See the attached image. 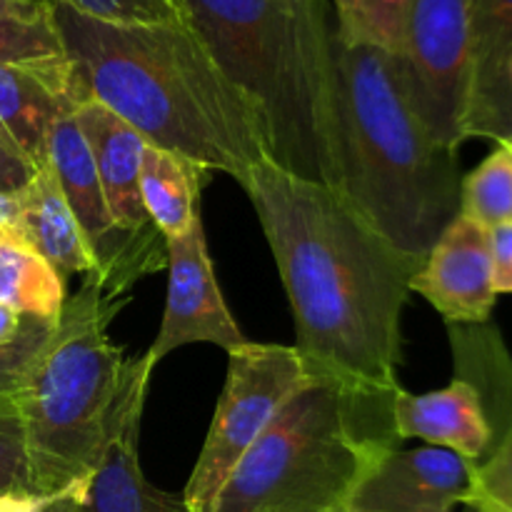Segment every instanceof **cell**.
Listing matches in <instances>:
<instances>
[{
  "mask_svg": "<svg viewBox=\"0 0 512 512\" xmlns=\"http://www.w3.org/2000/svg\"><path fill=\"white\" fill-rule=\"evenodd\" d=\"M460 215L488 230L512 223V150L505 143L460 180Z\"/></svg>",
  "mask_w": 512,
  "mask_h": 512,
  "instance_id": "obj_23",
  "label": "cell"
},
{
  "mask_svg": "<svg viewBox=\"0 0 512 512\" xmlns=\"http://www.w3.org/2000/svg\"><path fill=\"white\" fill-rule=\"evenodd\" d=\"M505 145H508V148L512 150V135H510V138H508V140H505Z\"/></svg>",
  "mask_w": 512,
  "mask_h": 512,
  "instance_id": "obj_35",
  "label": "cell"
},
{
  "mask_svg": "<svg viewBox=\"0 0 512 512\" xmlns=\"http://www.w3.org/2000/svg\"><path fill=\"white\" fill-rule=\"evenodd\" d=\"M395 58L415 115L458 150L470 105V0H413Z\"/></svg>",
  "mask_w": 512,
  "mask_h": 512,
  "instance_id": "obj_8",
  "label": "cell"
},
{
  "mask_svg": "<svg viewBox=\"0 0 512 512\" xmlns=\"http://www.w3.org/2000/svg\"><path fill=\"white\" fill-rule=\"evenodd\" d=\"M20 325H23V318L15 310H10L5 303H0V343L13 340L18 335Z\"/></svg>",
  "mask_w": 512,
  "mask_h": 512,
  "instance_id": "obj_31",
  "label": "cell"
},
{
  "mask_svg": "<svg viewBox=\"0 0 512 512\" xmlns=\"http://www.w3.org/2000/svg\"><path fill=\"white\" fill-rule=\"evenodd\" d=\"M58 320L23 318L18 335L13 340L0 343V408H15L20 388L25 383L35 355L53 333Z\"/></svg>",
  "mask_w": 512,
  "mask_h": 512,
  "instance_id": "obj_24",
  "label": "cell"
},
{
  "mask_svg": "<svg viewBox=\"0 0 512 512\" xmlns=\"http://www.w3.org/2000/svg\"><path fill=\"white\" fill-rule=\"evenodd\" d=\"M35 173L38 168L0 130V195H18Z\"/></svg>",
  "mask_w": 512,
  "mask_h": 512,
  "instance_id": "obj_27",
  "label": "cell"
},
{
  "mask_svg": "<svg viewBox=\"0 0 512 512\" xmlns=\"http://www.w3.org/2000/svg\"><path fill=\"white\" fill-rule=\"evenodd\" d=\"M470 460L453 450L398 445L370 463L348 500V512H455L473 490Z\"/></svg>",
  "mask_w": 512,
  "mask_h": 512,
  "instance_id": "obj_11",
  "label": "cell"
},
{
  "mask_svg": "<svg viewBox=\"0 0 512 512\" xmlns=\"http://www.w3.org/2000/svg\"><path fill=\"white\" fill-rule=\"evenodd\" d=\"M63 55V38L50 0H28L0 8V68Z\"/></svg>",
  "mask_w": 512,
  "mask_h": 512,
  "instance_id": "obj_21",
  "label": "cell"
},
{
  "mask_svg": "<svg viewBox=\"0 0 512 512\" xmlns=\"http://www.w3.org/2000/svg\"><path fill=\"white\" fill-rule=\"evenodd\" d=\"M75 120L93 155L95 173L115 225L138 238L160 235L140 200V165L148 143L138 130L95 100H83L75 108Z\"/></svg>",
  "mask_w": 512,
  "mask_h": 512,
  "instance_id": "obj_16",
  "label": "cell"
},
{
  "mask_svg": "<svg viewBox=\"0 0 512 512\" xmlns=\"http://www.w3.org/2000/svg\"><path fill=\"white\" fill-rule=\"evenodd\" d=\"M20 3H28V0H0V8H8V5H20Z\"/></svg>",
  "mask_w": 512,
  "mask_h": 512,
  "instance_id": "obj_33",
  "label": "cell"
},
{
  "mask_svg": "<svg viewBox=\"0 0 512 512\" xmlns=\"http://www.w3.org/2000/svg\"><path fill=\"white\" fill-rule=\"evenodd\" d=\"M125 298L95 273L70 295L15 398L35 498H75L100 465L133 360L108 338Z\"/></svg>",
  "mask_w": 512,
  "mask_h": 512,
  "instance_id": "obj_5",
  "label": "cell"
},
{
  "mask_svg": "<svg viewBox=\"0 0 512 512\" xmlns=\"http://www.w3.org/2000/svg\"><path fill=\"white\" fill-rule=\"evenodd\" d=\"M15 203L20 240L30 250L48 260L63 278L93 273V250L48 165L40 168L35 178L15 195Z\"/></svg>",
  "mask_w": 512,
  "mask_h": 512,
  "instance_id": "obj_18",
  "label": "cell"
},
{
  "mask_svg": "<svg viewBox=\"0 0 512 512\" xmlns=\"http://www.w3.org/2000/svg\"><path fill=\"white\" fill-rule=\"evenodd\" d=\"M310 383L293 345L248 343L228 353V378L183 503L203 512L243 455L263 438L280 410Z\"/></svg>",
  "mask_w": 512,
  "mask_h": 512,
  "instance_id": "obj_7",
  "label": "cell"
},
{
  "mask_svg": "<svg viewBox=\"0 0 512 512\" xmlns=\"http://www.w3.org/2000/svg\"><path fill=\"white\" fill-rule=\"evenodd\" d=\"M0 495H33L23 423L15 408H0Z\"/></svg>",
  "mask_w": 512,
  "mask_h": 512,
  "instance_id": "obj_26",
  "label": "cell"
},
{
  "mask_svg": "<svg viewBox=\"0 0 512 512\" xmlns=\"http://www.w3.org/2000/svg\"><path fill=\"white\" fill-rule=\"evenodd\" d=\"M390 420L398 440L420 438L433 448L453 450L473 465L493 440L478 388L460 375L433 393L415 395L400 388L390 403Z\"/></svg>",
  "mask_w": 512,
  "mask_h": 512,
  "instance_id": "obj_17",
  "label": "cell"
},
{
  "mask_svg": "<svg viewBox=\"0 0 512 512\" xmlns=\"http://www.w3.org/2000/svg\"><path fill=\"white\" fill-rule=\"evenodd\" d=\"M83 100L85 95L65 55L0 68V130L38 170L48 163L53 123Z\"/></svg>",
  "mask_w": 512,
  "mask_h": 512,
  "instance_id": "obj_14",
  "label": "cell"
},
{
  "mask_svg": "<svg viewBox=\"0 0 512 512\" xmlns=\"http://www.w3.org/2000/svg\"><path fill=\"white\" fill-rule=\"evenodd\" d=\"M203 170L178 153L145 145L140 165V200L150 223L165 240L183 235L200 218Z\"/></svg>",
  "mask_w": 512,
  "mask_h": 512,
  "instance_id": "obj_19",
  "label": "cell"
},
{
  "mask_svg": "<svg viewBox=\"0 0 512 512\" xmlns=\"http://www.w3.org/2000/svg\"><path fill=\"white\" fill-rule=\"evenodd\" d=\"M295 323L310 383L390 420L400 318L423 263L393 248L340 190L265 158L245 183ZM393 423V420H390Z\"/></svg>",
  "mask_w": 512,
  "mask_h": 512,
  "instance_id": "obj_1",
  "label": "cell"
},
{
  "mask_svg": "<svg viewBox=\"0 0 512 512\" xmlns=\"http://www.w3.org/2000/svg\"><path fill=\"white\" fill-rule=\"evenodd\" d=\"M43 500L33 495H0V512H33Z\"/></svg>",
  "mask_w": 512,
  "mask_h": 512,
  "instance_id": "obj_30",
  "label": "cell"
},
{
  "mask_svg": "<svg viewBox=\"0 0 512 512\" xmlns=\"http://www.w3.org/2000/svg\"><path fill=\"white\" fill-rule=\"evenodd\" d=\"M333 5L338 15L333 35L338 43L400 53L413 0H333Z\"/></svg>",
  "mask_w": 512,
  "mask_h": 512,
  "instance_id": "obj_22",
  "label": "cell"
},
{
  "mask_svg": "<svg viewBox=\"0 0 512 512\" xmlns=\"http://www.w3.org/2000/svg\"><path fill=\"white\" fill-rule=\"evenodd\" d=\"M150 375L145 358L133 360L100 465L75 495L80 512H193L183 498L155 488L140 468L138 433Z\"/></svg>",
  "mask_w": 512,
  "mask_h": 512,
  "instance_id": "obj_12",
  "label": "cell"
},
{
  "mask_svg": "<svg viewBox=\"0 0 512 512\" xmlns=\"http://www.w3.org/2000/svg\"><path fill=\"white\" fill-rule=\"evenodd\" d=\"M58 512H75V498H65Z\"/></svg>",
  "mask_w": 512,
  "mask_h": 512,
  "instance_id": "obj_32",
  "label": "cell"
},
{
  "mask_svg": "<svg viewBox=\"0 0 512 512\" xmlns=\"http://www.w3.org/2000/svg\"><path fill=\"white\" fill-rule=\"evenodd\" d=\"M53 5L85 100L105 105L155 148L245 188L270 158L260 110L225 78L190 25H120Z\"/></svg>",
  "mask_w": 512,
  "mask_h": 512,
  "instance_id": "obj_2",
  "label": "cell"
},
{
  "mask_svg": "<svg viewBox=\"0 0 512 512\" xmlns=\"http://www.w3.org/2000/svg\"><path fill=\"white\" fill-rule=\"evenodd\" d=\"M410 293L428 300L448 325H485L498 293L493 288L490 230L458 215L423 260Z\"/></svg>",
  "mask_w": 512,
  "mask_h": 512,
  "instance_id": "obj_13",
  "label": "cell"
},
{
  "mask_svg": "<svg viewBox=\"0 0 512 512\" xmlns=\"http://www.w3.org/2000/svg\"><path fill=\"white\" fill-rule=\"evenodd\" d=\"M335 70L340 193L398 253L423 263L460 215L458 150L415 115L395 55L335 40Z\"/></svg>",
  "mask_w": 512,
  "mask_h": 512,
  "instance_id": "obj_4",
  "label": "cell"
},
{
  "mask_svg": "<svg viewBox=\"0 0 512 512\" xmlns=\"http://www.w3.org/2000/svg\"><path fill=\"white\" fill-rule=\"evenodd\" d=\"M88 18L120 25H188L183 0H50Z\"/></svg>",
  "mask_w": 512,
  "mask_h": 512,
  "instance_id": "obj_25",
  "label": "cell"
},
{
  "mask_svg": "<svg viewBox=\"0 0 512 512\" xmlns=\"http://www.w3.org/2000/svg\"><path fill=\"white\" fill-rule=\"evenodd\" d=\"M460 512H478V510L470 508V505H463V510H460Z\"/></svg>",
  "mask_w": 512,
  "mask_h": 512,
  "instance_id": "obj_34",
  "label": "cell"
},
{
  "mask_svg": "<svg viewBox=\"0 0 512 512\" xmlns=\"http://www.w3.org/2000/svg\"><path fill=\"white\" fill-rule=\"evenodd\" d=\"M75 512H80V510H78V505H75Z\"/></svg>",
  "mask_w": 512,
  "mask_h": 512,
  "instance_id": "obj_36",
  "label": "cell"
},
{
  "mask_svg": "<svg viewBox=\"0 0 512 512\" xmlns=\"http://www.w3.org/2000/svg\"><path fill=\"white\" fill-rule=\"evenodd\" d=\"M490 263L495 293H512V223L490 228Z\"/></svg>",
  "mask_w": 512,
  "mask_h": 512,
  "instance_id": "obj_28",
  "label": "cell"
},
{
  "mask_svg": "<svg viewBox=\"0 0 512 512\" xmlns=\"http://www.w3.org/2000/svg\"><path fill=\"white\" fill-rule=\"evenodd\" d=\"M458 375L483 398L493 440L475 463L468 505L478 512H512V358L498 330L485 325H450Z\"/></svg>",
  "mask_w": 512,
  "mask_h": 512,
  "instance_id": "obj_10",
  "label": "cell"
},
{
  "mask_svg": "<svg viewBox=\"0 0 512 512\" xmlns=\"http://www.w3.org/2000/svg\"><path fill=\"white\" fill-rule=\"evenodd\" d=\"M195 343L218 345L225 353L248 343L220 293L200 218L183 235L168 240V295L163 323L143 358L155 368L173 350Z\"/></svg>",
  "mask_w": 512,
  "mask_h": 512,
  "instance_id": "obj_9",
  "label": "cell"
},
{
  "mask_svg": "<svg viewBox=\"0 0 512 512\" xmlns=\"http://www.w3.org/2000/svg\"><path fill=\"white\" fill-rule=\"evenodd\" d=\"M512 135V0H470V105L465 140Z\"/></svg>",
  "mask_w": 512,
  "mask_h": 512,
  "instance_id": "obj_15",
  "label": "cell"
},
{
  "mask_svg": "<svg viewBox=\"0 0 512 512\" xmlns=\"http://www.w3.org/2000/svg\"><path fill=\"white\" fill-rule=\"evenodd\" d=\"M65 278L23 243H0V303L20 318L58 320L63 313Z\"/></svg>",
  "mask_w": 512,
  "mask_h": 512,
  "instance_id": "obj_20",
  "label": "cell"
},
{
  "mask_svg": "<svg viewBox=\"0 0 512 512\" xmlns=\"http://www.w3.org/2000/svg\"><path fill=\"white\" fill-rule=\"evenodd\" d=\"M0 243H23L18 230V203H15V195H0Z\"/></svg>",
  "mask_w": 512,
  "mask_h": 512,
  "instance_id": "obj_29",
  "label": "cell"
},
{
  "mask_svg": "<svg viewBox=\"0 0 512 512\" xmlns=\"http://www.w3.org/2000/svg\"><path fill=\"white\" fill-rule=\"evenodd\" d=\"M225 78L260 110L270 158L340 190L338 70L325 0H183Z\"/></svg>",
  "mask_w": 512,
  "mask_h": 512,
  "instance_id": "obj_3",
  "label": "cell"
},
{
  "mask_svg": "<svg viewBox=\"0 0 512 512\" xmlns=\"http://www.w3.org/2000/svg\"><path fill=\"white\" fill-rule=\"evenodd\" d=\"M395 443L390 420L313 383L280 410L203 512H348L365 470Z\"/></svg>",
  "mask_w": 512,
  "mask_h": 512,
  "instance_id": "obj_6",
  "label": "cell"
}]
</instances>
